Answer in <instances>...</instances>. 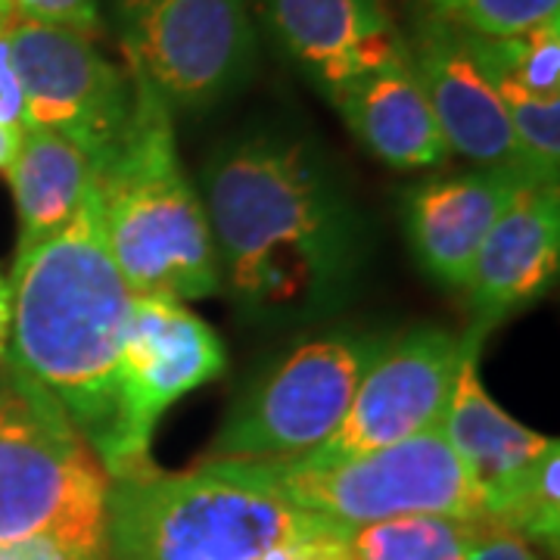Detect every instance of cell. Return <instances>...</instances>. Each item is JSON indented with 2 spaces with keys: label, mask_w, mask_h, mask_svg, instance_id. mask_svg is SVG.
I'll list each match as a JSON object with an SVG mask.
<instances>
[{
  "label": "cell",
  "mask_w": 560,
  "mask_h": 560,
  "mask_svg": "<svg viewBox=\"0 0 560 560\" xmlns=\"http://www.w3.org/2000/svg\"><path fill=\"white\" fill-rule=\"evenodd\" d=\"M219 293L253 324L337 312L364 265V221L315 143L259 131L221 143L202 165Z\"/></svg>",
  "instance_id": "6da1fadb"
},
{
  "label": "cell",
  "mask_w": 560,
  "mask_h": 560,
  "mask_svg": "<svg viewBox=\"0 0 560 560\" xmlns=\"http://www.w3.org/2000/svg\"><path fill=\"white\" fill-rule=\"evenodd\" d=\"M3 359L44 386L101 458L116 420V352L135 293L101 228L97 175L75 215L13 261Z\"/></svg>",
  "instance_id": "7a4b0ae2"
},
{
  "label": "cell",
  "mask_w": 560,
  "mask_h": 560,
  "mask_svg": "<svg viewBox=\"0 0 560 560\" xmlns=\"http://www.w3.org/2000/svg\"><path fill=\"white\" fill-rule=\"evenodd\" d=\"M131 79V116L97 175L101 228L135 296L190 302L219 293V261L200 190L178 156L172 106Z\"/></svg>",
  "instance_id": "3957f363"
},
{
  "label": "cell",
  "mask_w": 560,
  "mask_h": 560,
  "mask_svg": "<svg viewBox=\"0 0 560 560\" xmlns=\"http://www.w3.org/2000/svg\"><path fill=\"white\" fill-rule=\"evenodd\" d=\"M330 521L234 480L212 460L187 474H147L109 486V560H256Z\"/></svg>",
  "instance_id": "277c9868"
},
{
  "label": "cell",
  "mask_w": 560,
  "mask_h": 560,
  "mask_svg": "<svg viewBox=\"0 0 560 560\" xmlns=\"http://www.w3.org/2000/svg\"><path fill=\"white\" fill-rule=\"evenodd\" d=\"M109 474L44 386L0 359V545L106 548Z\"/></svg>",
  "instance_id": "5b68a950"
},
{
  "label": "cell",
  "mask_w": 560,
  "mask_h": 560,
  "mask_svg": "<svg viewBox=\"0 0 560 560\" xmlns=\"http://www.w3.org/2000/svg\"><path fill=\"white\" fill-rule=\"evenodd\" d=\"M212 464L234 480L265 489L342 529L405 514L486 517L480 489L464 470L442 430L327 464L308 458Z\"/></svg>",
  "instance_id": "8992f818"
},
{
  "label": "cell",
  "mask_w": 560,
  "mask_h": 560,
  "mask_svg": "<svg viewBox=\"0 0 560 560\" xmlns=\"http://www.w3.org/2000/svg\"><path fill=\"white\" fill-rule=\"evenodd\" d=\"M374 330H330L261 374L228 411L206 460L300 458L334 436L361 377L386 349Z\"/></svg>",
  "instance_id": "52a82bcc"
},
{
  "label": "cell",
  "mask_w": 560,
  "mask_h": 560,
  "mask_svg": "<svg viewBox=\"0 0 560 560\" xmlns=\"http://www.w3.org/2000/svg\"><path fill=\"white\" fill-rule=\"evenodd\" d=\"M228 349L184 302L135 296L116 352V420L101 464L109 480L153 474V436L162 415L187 393L224 374Z\"/></svg>",
  "instance_id": "ba28073f"
},
{
  "label": "cell",
  "mask_w": 560,
  "mask_h": 560,
  "mask_svg": "<svg viewBox=\"0 0 560 560\" xmlns=\"http://www.w3.org/2000/svg\"><path fill=\"white\" fill-rule=\"evenodd\" d=\"M128 72L172 109H206L241 91L256 66L246 0H119Z\"/></svg>",
  "instance_id": "9c48e42d"
},
{
  "label": "cell",
  "mask_w": 560,
  "mask_h": 560,
  "mask_svg": "<svg viewBox=\"0 0 560 560\" xmlns=\"http://www.w3.org/2000/svg\"><path fill=\"white\" fill-rule=\"evenodd\" d=\"M10 60L25 103V131L40 128L72 140L94 162L113 156L131 116V79L91 38L38 22L10 20Z\"/></svg>",
  "instance_id": "30bf717a"
},
{
  "label": "cell",
  "mask_w": 560,
  "mask_h": 560,
  "mask_svg": "<svg viewBox=\"0 0 560 560\" xmlns=\"http://www.w3.org/2000/svg\"><path fill=\"white\" fill-rule=\"evenodd\" d=\"M482 340L486 330L474 324L464 334L445 327H415L389 340L361 377L355 399L334 436L300 458L327 464L440 430L460 364Z\"/></svg>",
  "instance_id": "8fae6325"
},
{
  "label": "cell",
  "mask_w": 560,
  "mask_h": 560,
  "mask_svg": "<svg viewBox=\"0 0 560 560\" xmlns=\"http://www.w3.org/2000/svg\"><path fill=\"white\" fill-rule=\"evenodd\" d=\"M405 47L448 150L477 168L508 172L533 184L511 131L508 109L474 57L467 35L420 10Z\"/></svg>",
  "instance_id": "7c38bea8"
},
{
  "label": "cell",
  "mask_w": 560,
  "mask_h": 560,
  "mask_svg": "<svg viewBox=\"0 0 560 560\" xmlns=\"http://www.w3.org/2000/svg\"><path fill=\"white\" fill-rule=\"evenodd\" d=\"M560 261V187L526 184L486 234L464 296L474 327L492 330L548 293Z\"/></svg>",
  "instance_id": "4fadbf2b"
},
{
  "label": "cell",
  "mask_w": 560,
  "mask_h": 560,
  "mask_svg": "<svg viewBox=\"0 0 560 560\" xmlns=\"http://www.w3.org/2000/svg\"><path fill=\"white\" fill-rule=\"evenodd\" d=\"M278 44L327 97L405 47L383 0H261Z\"/></svg>",
  "instance_id": "5bb4252c"
},
{
  "label": "cell",
  "mask_w": 560,
  "mask_h": 560,
  "mask_svg": "<svg viewBox=\"0 0 560 560\" xmlns=\"http://www.w3.org/2000/svg\"><path fill=\"white\" fill-rule=\"evenodd\" d=\"M529 180L508 172L436 175L405 194V237L420 268L445 287L464 290L486 234Z\"/></svg>",
  "instance_id": "9a60e30c"
},
{
  "label": "cell",
  "mask_w": 560,
  "mask_h": 560,
  "mask_svg": "<svg viewBox=\"0 0 560 560\" xmlns=\"http://www.w3.org/2000/svg\"><path fill=\"white\" fill-rule=\"evenodd\" d=\"M346 128L389 168H440L452 156L427 103L408 47L327 94Z\"/></svg>",
  "instance_id": "2e32d148"
},
{
  "label": "cell",
  "mask_w": 560,
  "mask_h": 560,
  "mask_svg": "<svg viewBox=\"0 0 560 560\" xmlns=\"http://www.w3.org/2000/svg\"><path fill=\"white\" fill-rule=\"evenodd\" d=\"M440 430L470 480L477 482L486 517L551 442L511 418L486 393L480 381V346L470 349V355L460 364L458 383Z\"/></svg>",
  "instance_id": "e0dca14e"
},
{
  "label": "cell",
  "mask_w": 560,
  "mask_h": 560,
  "mask_svg": "<svg viewBox=\"0 0 560 560\" xmlns=\"http://www.w3.org/2000/svg\"><path fill=\"white\" fill-rule=\"evenodd\" d=\"M3 175L10 178L20 219L13 261H22L40 243L60 234L75 215L94 178V162L72 140L54 131L28 128L22 135L16 160Z\"/></svg>",
  "instance_id": "ac0fdd59"
},
{
  "label": "cell",
  "mask_w": 560,
  "mask_h": 560,
  "mask_svg": "<svg viewBox=\"0 0 560 560\" xmlns=\"http://www.w3.org/2000/svg\"><path fill=\"white\" fill-rule=\"evenodd\" d=\"M486 517L405 514L346 529L352 560H464L489 533Z\"/></svg>",
  "instance_id": "d6986e66"
},
{
  "label": "cell",
  "mask_w": 560,
  "mask_h": 560,
  "mask_svg": "<svg viewBox=\"0 0 560 560\" xmlns=\"http://www.w3.org/2000/svg\"><path fill=\"white\" fill-rule=\"evenodd\" d=\"M464 35L486 75L514 81L536 97H560V16L508 38Z\"/></svg>",
  "instance_id": "ffe728a7"
},
{
  "label": "cell",
  "mask_w": 560,
  "mask_h": 560,
  "mask_svg": "<svg viewBox=\"0 0 560 560\" xmlns=\"http://www.w3.org/2000/svg\"><path fill=\"white\" fill-rule=\"evenodd\" d=\"M489 521L521 533L533 545L558 555L560 539V442L551 440L539 458L504 492Z\"/></svg>",
  "instance_id": "44dd1931"
},
{
  "label": "cell",
  "mask_w": 560,
  "mask_h": 560,
  "mask_svg": "<svg viewBox=\"0 0 560 560\" xmlns=\"http://www.w3.org/2000/svg\"><path fill=\"white\" fill-rule=\"evenodd\" d=\"M508 109L514 140L533 184L558 187L560 180V97H536L514 81L489 75Z\"/></svg>",
  "instance_id": "7402d4cb"
},
{
  "label": "cell",
  "mask_w": 560,
  "mask_h": 560,
  "mask_svg": "<svg viewBox=\"0 0 560 560\" xmlns=\"http://www.w3.org/2000/svg\"><path fill=\"white\" fill-rule=\"evenodd\" d=\"M423 13L482 38H508L560 16V0H420Z\"/></svg>",
  "instance_id": "603a6c76"
},
{
  "label": "cell",
  "mask_w": 560,
  "mask_h": 560,
  "mask_svg": "<svg viewBox=\"0 0 560 560\" xmlns=\"http://www.w3.org/2000/svg\"><path fill=\"white\" fill-rule=\"evenodd\" d=\"M13 20L38 22L50 28H66L84 38L101 35V7L97 0H7Z\"/></svg>",
  "instance_id": "cb8c5ba5"
},
{
  "label": "cell",
  "mask_w": 560,
  "mask_h": 560,
  "mask_svg": "<svg viewBox=\"0 0 560 560\" xmlns=\"http://www.w3.org/2000/svg\"><path fill=\"white\" fill-rule=\"evenodd\" d=\"M256 560H352L349 548H346V529L330 523L312 536L302 539L280 541L275 548L261 551Z\"/></svg>",
  "instance_id": "d4e9b609"
},
{
  "label": "cell",
  "mask_w": 560,
  "mask_h": 560,
  "mask_svg": "<svg viewBox=\"0 0 560 560\" xmlns=\"http://www.w3.org/2000/svg\"><path fill=\"white\" fill-rule=\"evenodd\" d=\"M0 560H109V548H88L62 539H28L0 545Z\"/></svg>",
  "instance_id": "484cf974"
},
{
  "label": "cell",
  "mask_w": 560,
  "mask_h": 560,
  "mask_svg": "<svg viewBox=\"0 0 560 560\" xmlns=\"http://www.w3.org/2000/svg\"><path fill=\"white\" fill-rule=\"evenodd\" d=\"M464 560H541L536 545L523 539L521 533L504 529L499 523L489 526V533L482 536L480 545L467 555Z\"/></svg>",
  "instance_id": "4316f807"
},
{
  "label": "cell",
  "mask_w": 560,
  "mask_h": 560,
  "mask_svg": "<svg viewBox=\"0 0 560 560\" xmlns=\"http://www.w3.org/2000/svg\"><path fill=\"white\" fill-rule=\"evenodd\" d=\"M20 128H13V125H3L0 121V172H7L13 160H16V153H20V143H22Z\"/></svg>",
  "instance_id": "83f0119b"
},
{
  "label": "cell",
  "mask_w": 560,
  "mask_h": 560,
  "mask_svg": "<svg viewBox=\"0 0 560 560\" xmlns=\"http://www.w3.org/2000/svg\"><path fill=\"white\" fill-rule=\"evenodd\" d=\"M7 337H10V280L0 275V359L7 352Z\"/></svg>",
  "instance_id": "f1b7e54d"
},
{
  "label": "cell",
  "mask_w": 560,
  "mask_h": 560,
  "mask_svg": "<svg viewBox=\"0 0 560 560\" xmlns=\"http://www.w3.org/2000/svg\"><path fill=\"white\" fill-rule=\"evenodd\" d=\"M13 20V13H10V3L7 0H0V32L7 28V22Z\"/></svg>",
  "instance_id": "f546056e"
}]
</instances>
